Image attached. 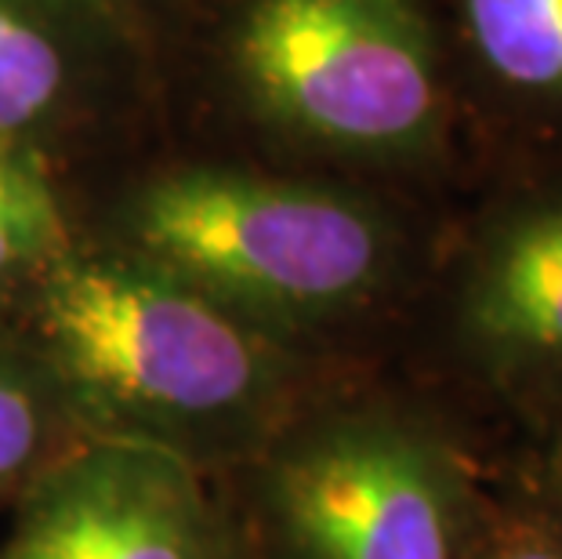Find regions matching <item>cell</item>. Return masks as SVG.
<instances>
[{"mask_svg": "<svg viewBox=\"0 0 562 559\" xmlns=\"http://www.w3.org/2000/svg\"><path fill=\"white\" fill-rule=\"evenodd\" d=\"M464 131L562 127V0H439Z\"/></svg>", "mask_w": 562, "mask_h": 559, "instance_id": "7", "label": "cell"}, {"mask_svg": "<svg viewBox=\"0 0 562 559\" xmlns=\"http://www.w3.org/2000/svg\"><path fill=\"white\" fill-rule=\"evenodd\" d=\"M91 4L105 8L110 15L127 22L131 30H138L142 37L153 44V52H157L160 33L178 19V11L186 8V0H91Z\"/></svg>", "mask_w": 562, "mask_h": 559, "instance_id": "11", "label": "cell"}, {"mask_svg": "<svg viewBox=\"0 0 562 559\" xmlns=\"http://www.w3.org/2000/svg\"><path fill=\"white\" fill-rule=\"evenodd\" d=\"M461 338L501 364H562V193L501 211L458 280Z\"/></svg>", "mask_w": 562, "mask_h": 559, "instance_id": "8", "label": "cell"}, {"mask_svg": "<svg viewBox=\"0 0 562 559\" xmlns=\"http://www.w3.org/2000/svg\"><path fill=\"white\" fill-rule=\"evenodd\" d=\"M497 559H562L555 549H548V545H516V549L501 552Z\"/></svg>", "mask_w": 562, "mask_h": 559, "instance_id": "12", "label": "cell"}, {"mask_svg": "<svg viewBox=\"0 0 562 559\" xmlns=\"http://www.w3.org/2000/svg\"><path fill=\"white\" fill-rule=\"evenodd\" d=\"M0 313L33 371L149 425L229 422L294 371V345L83 236L0 291Z\"/></svg>", "mask_w": 562, "mask_h": 559, "instance_id": "3", "label": "cell"}, {"mask_svg": "<svg viewBox=\"0 0 562 559\" xmlns=\"http://www.w3.org/2000/svg\"><path fill=\"white\" fill-rule=\"evenodd\" d=\"M164 138L157 52L91 0H0V149L58 186Z\"/></svg>", "mask_w": 562, "mask_h": 559, "instance_id": "4", "label": "cell"}, {"mask_svg": "<svg viewBox=\"0 0 562 559\" xmlns=\"http://www.w3.org/2000/svg\"><path fill=\"white\" fill-rule=\"evenodd\" d=\"M66 193L44 164L0 149V291L74 244Z\"/></svg>", "mask_w": 562, "mask_h": 559, "instance_id": "9", "label": "cell"}, {"mask_svg": "<svg viewBox=\"0 0 562 559\" xmlns=\"http://www.w3.org/2000/svg\"><path fill=\"white\" fill-rule=\"evenodd\" d=\"M63 193L77 236L171 272L294 349L385 302L406 261L378 186L171 138Z\"/></svg>", "mask_w": 562, "mask_h": 559, "instance_id": "2", "label": "cell"}, {"mask_svg": "<svg viewBox=\"0 0 562 559\" xmlns=\"http://www.w3.org/2000/svg\"><path fill=\"white\" fill-rule=\"evenodd\" d=\"M41 407L26 382V367L0 353V480L15 476L37 450Z\"/></svg>", "mask_w": 562, "mask_h": 559, "instance_id": "10", "label": "cell"}, {"mask_svg": "<svg viewBox=\"0 0 562 559\" xmlns=\"http://www.w3.org/2000/svg\"><path fill=\"white\" fill-rule=\"evenodd\" d=\"M0 559H207L200 497L167 455L94 450L47 480Z\"/></svg>", "mask_w": 562, "mask_h": 559, "instance_id": "6", "label": "cell"}, {"mask_svg": "<svg viewBox=\"0 0 562 559\" xmlns=\"http://www.w3.org/2000/svg\"><path fill=\"white\" fill-rule=\"evenodd\" d=\"M164 138L349 182L461 146L439 0H186L157 41Z\"/></svg>", "mask_w": 562, "mask_h": 559, "instance_id": "1", "label": "cell"}, {"mask_svg": "<svg viewBox=\"0 0 562 559\" xmlns=\"http://www.w3.org/2000/svg\"><path fill=\"white\" fill-rule=\"evenodd\" d=\"M302 559H453L436 461L389 425H341L294 450L272 487Z\"/></svg>", "mask_w": 562, "mask_h": 559, "instance_id": "5", "label": "cell"}]
</instances>
